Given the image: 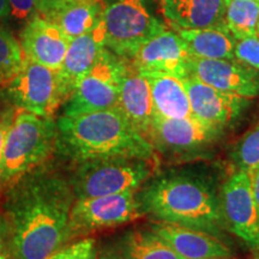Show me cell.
Instances as JSON below:
<instances>
[{
	"mask_svg": "<svg viewBox=\"0 0 259 259\" xmlns=\"http://www.w3.org/2000/svg\"><path fill=\"white\" fill-rule=\"evenodd\" d=\"M145 215L136 192L78 198L71 208L69 241L102 229L115 228Z\"/></svg>",
	"mask_w": 259,
	"mask_h": 259,
	"instance_id": "obj_9",
	"label": "cell"
},
{
	"mask_svg": "<svg viewBox=\"0 0 259 259\" xmlns=\"http://www.w3.org/2000/svg\"><path fill=\"white\" fill-rule=\"evenodd\" d=\"M11 14V9L8 0H0V19H3L6 16Z\"/></svg>",
	"mask_w": 259,
	"mask_h": 259,
	"instance_id": "obj_34",
	"label": "cell"
},
{
	"mask_svg": "<svg viewBox=\"0 0 259 259\" xmlns=\"http://www.w3.org/2000/svg\"><path fill=\"white\" fill-rule=\"evenodd\" d=\"M183 82L194 118L222 132L235 124L250 106L247 97L221 92L193 76H187Z\"/></svg>",
	"mask_w": 259,
	"mask_h": 259,
	"instance_id": "obj_12",
	"label": "cell"
},
{
	"mask_svg": "<svg viewBox=\"0 0 259 259\" xmlns=\"http://www.w3.org/2000/svg\"><path fill=\"white\" fill-rule=\"evenodd\" d=\"M16 112H17V108L12 106L0 109V164H2L3 154H4L6 136H8L9 130L14 121Z\"/></svg>",
	"mask_w": 259,
	"mask_h": 259,
	"instance_id": "obj_30",
	"label": "cell"
},
{
	"mask_svg": "<svg viewBox=\"0 0 259 259\" xmlns=\"http://www.w3.org/2000/svg\"><path fill=\"white\" fill-rule=\"evenodd\" d=\"M128 66L127 59L105 48L65 101L63 115L73 116L115 108Z\"/></svg>",
	"mask_w": 259,
	"mask_h": 259,
	"instance_id": "obj_7",
	"label": "cell"
},
{
	"mask_svg": "<svg viewBox=\"0 0 259 259\" xmlns=\"http://www.w3.org/2000/svg\"><path fill=\"white\" fill-rule=\"evenodd\" d=\"M105 28L101 22L92 32L73 38L60 69L58 70L65 100L70 97L79 80L94 66L105 50Z\"/></svg>",
	"mask_w": 259,
	"mask_h": 259,
	"instance_id": "obj_17",
	"label": "cell"
},
{
	"mask_svg": "<svg viewBox=\"0 0 259 259\" xmlns=\"http://www.w3.org/2000/svg\"><path fill=\"white\" fill-rule=\"evenodd\" d=\"M161 4L174 30L225 25L226 0H161Z\"/></svg>",
	"mask_w": 259,
	"mask_h": 259,
	"instance_id": "obj_19",
	"label": "cell"
},
{
	"mask_svg": "<svg viewBox=\"0 0 259 259\" xmlns=\"http://www.w3.org/2000/svg\"><path fill=\"white\" fill-rule=\"evenodd\" d=\"M57 139L58 126L53 119L17 109L6 136L0 189H9L44 163L56 149Z\"/></svg>",
	"mask_w": 259,
	"mask_h": 259,
	"instance_id": "obj_4",
	"label": "cell"
},
{
	"mask_svg": "<svg viewBox=\"0 0 259 259\" xmlns=\"http://www.w3.org/2000/svg\"><path fill=\"white\" fill-rule=\"evenodd\" d=\"M190 54L203 59H235V38L226 25L204 29H178Z\"/></svg>",
	"mask_w": 259,
	"mask_h": 259,
	"instance_id": "obj_23",
	"label": "cell"
},
{
	"mask_svg": "<svg viewBox=\"0 0 259 259\" xmlns=\"http://www.w3.org/2000/svg\"><path fill=\"white\" fill-rule=\"evenodd\" d=\"M183 259L231 257L232 251L221 238L193 227L156 221L149 225Z\"/></svg>",
	"mask_w": 259,
	"mask_h": 259,
	"instance_id": "obj_16",
	"label": "cell"
},
{
	"mask_svg": "<svg viewBox=\"0 0 259 259\" xmlns=\"http://www.w3.org/2000/svg\"><path fill=\"white\" fill-rule=\"evenodd\" d=\"M221 205L228 231L251 250H259V210L247 171L235 170L221 189Z\"/></svg>",
	"mask_w": 259,
	"mask_h": 259,
	"instance_id": "obj_10",
	"label": "cell"
},
{
	"mask_svg": "<svg viewBox=\"0 0 259 259\" xmlns=\"http://www.w3.org/2000/svg\"><path fill=\"white\" fill-rule=\"evenodd\" d=\"M150 87L155 114L167 119L193 116L183 79L161 72H141Z\"/></svg>",
	"mask_w": 259,
	"mask_h": 259,
	"instance_id": "obj_21",
	"label": "cell"
},
{
	"mask_svg": "<svg viewBox=\"0 0 259 259\" xmlns=\"http://www.w3.org/2000/svg\"><path fill=\"white\" fill-rule=\"evenodd\" d=\"M192 57L177 31L164 30L145 42L128 61L139 72H161L184 79Z\"/></svg>",
	"mask_w": 259,
	"mask_h": 259,
	"instance_id": "obj_14",
	"label": "cell"
},
{
	"mask_svg": "<svg viewBox=\"0 0 259 259\" xmlns=\"http://www.w3.org/2000/svg\"><path fill=\"white\" fill-rule=\"evenodd\" d=\"M156 161L111 157L80 162L71 179L77 199L136 192L153 176Z\"/></svg>",
	"mask_w": 259,
	"mask_h": 259,
	"instance_id": "obj_5",
	"label": "cell"
},
{
	"mask_svg": "<svg viewBox=\"0 0 259 259\" xmlns=\"http://www.w3.org/2000/svg\"><path fill=\"white\" fill-rule=\"evenodd\" d=\"M248 177H250L253 198L255 200V204H257V208L259 210V166L248 171Z\"/></svg>",
	"mask_w": 259,
	"mask_h": 259,
	"instance_id": "obj_33",
	"label": "cell"
},
{
	"mask_svg": "<svg viewBox=\"0 0 259 259\" xmlns=\"http://www.w3.org/2000/svg\"><path fill=\"white\" fill-rule=\"evenodd\" d=\"M19 42L27 59L58 71L71 40L54 22L36 15L25 24Z\"/></svg>",
	"mask_w": 259,
	"mask_h": 259,
	"instance_id": "obj_15",
	"label": "cell"
},
{
	"mask_svg": "<svg viewBox=\"0 0 259 259\" xmlns=\"http://www.w3.org/2000/svg\"><path fill=\"white\" fill-rule=\"evenodd\" d=\"M74 194L63 177L32 170L9 187L5 221L14 259H47L69 242Z\"/></svg>",
	"mask_w": 259,
	"mask_h": 259,
	"instance_id": "obj_1",
	"label": "cell"
},
{
	"mask_svg": "<svg viewBox=\"0 0 259 259\" xmlns=\"http://www.w3.org/2000/svg\"><path fill=\"white\" fill-rule=\"evenodd\" d=\"M57 126V147L61 154L78 163L111 157L157 161L150 142L116 107L73 116L61 115Z\"/></svg>",
	"mask_w": 259,
	"mask_h": 259,
	"instance_id": "obj_3",
	"label": "cell"
},
{
	"mask_svg": "<svg viewBox=\"0 0 259 259\" xmlns=\"http://www.w3.org/2000/svg\"><path fill=\"white\" fill-rule=\"evenodd\" d=\"M257 252H258V257H259V250H258V251H257Z\"/></svg>",
	"mask_w": 259,
	"mask_h": 259,
	"instance_id": "obj_37",
	"label": "cell"
},
{
	"mask_svg": "<svg viewBox=\"0 0 259 259\" xmlns=\"http://www.w3.org/2000/svg\"><path fill=\"white\" fill-rule=\"evenodd\" d=\"M231 158L235 170L248 173L259 166V120L234 145Z\"/></svg>",
	"mask_w": 259,
	"mask_h": 259,
	"instance_id": "obj_26",
	"label": "cell"
},
{
	"mask_svg": "<svg viewBox=\"0 0 259 259\" xmlns=\"http://www.w3.org/2000/svg\"><path fill=\"white\" fill-rule=\"evenodd\" d=\"M97 259H183L161 236L134 229L107 244Z\"/></svg>",
	"mask_w": 259,
	"mask_h": 259,
	"instance_id": "obj_20",
	"label": "cell"
},
{
	"mask_svg": "<svg viewBox=\"0 0 259 259\" xmlns=\"http://www.w3.org/2000/svg\"><path fill=\"white\" fill-rule=\"evenodd\" d=\"M105 46L116 56L130 60L145 42L166 30L151 14L145 0H118L103 11Z\"/></svg>",
	"mask_w": 259,
	"mask_h": 259,
	"instance_id": "obj_6",
	"label": "cell"
},
{
	"mask_svg": "<svg viewBox=\"0 0 259 259\" xmlns=\"http://www.w3.org/2000/svg\"><path fill=\"white\" fill-rule=\"evenodd\" d=\"M189 76L235 95L253 99L259 95V71L236 59H203L191 57Z\"/></svg>",
	"mask_w": 259,
	"mask_h": 259,
	"instance_id": "obj_13",
	"label": "cell"
},
{
	"mask_svg": "<svg viewBox=\"0 0 259 259\" xmlns=\"http://www.w3.org/2000/svg\"><path fill=\"white\" fill-rule=\"evenodd\" d=\"M257 36L259 37V21H258V27H257Z\"/></svg>",
	"mask_w": 259,
	"mask_h": 259,
	"instance_id": "obj_36",
	"label": "cell"
},
{
	"mask_svg": "<svg viewBox=\"0 0 259 259\" xmlns=\"http://www.w3.org/2000/svg\"><path fill=\"white\" fill-rule=\"evenodd\" d=\"M103 11L105 6L100 0H67L45 18L54 22L72 41L97 28L102 22Z\"/></svg>",
	"mask_w": 259,
	"mask_h": 259,
	"instance_id": "obj_22",
	"label": "cell"
},
{
	"mask_svg": "<svg viewBox=\"0 0 259 259\" xmlns=\"http://www.w3.org/2000/svg\"><path fill=\"white\" fill-rule=\"evenodd\" d=\"M255 259H259V257H257V258H255Z\"/></svg>",
	"mask_w": 259,
	"mask_h": 259,
	"instance_id": "obj_38",
	"label": "cell"
},
{
	"mask_svg": "<svg viewBox=\"0 0 259 259\" xmlns=\"http://www.w3.org/2000/svg\"><path fill=\"white\" fill-rule=\"evenodd\" d=\"M24 60L21 42L10 31L0 29V89L18 73Z\"/></svg>",
	"mask_w": 259,
	"mask_h": 259,
	"instance_id": "obj_25",
	"label": "cell"
},
{
	"mask_svg": "<svg viewBox=\"0 0 259 259\" xmlns=\"http://www.w3.org/2000/svg\"><path fill=\"white\" fill-rule=\"evenodd\" d=\"M145 215L156 221L206 231L219 238L228 231L221 191L210 178L196 171H171L151 181L137 194Z\"/></svg>",
	"mask_w": 259,
	"mask_h": 259,
	"instance_id": "obj_2",
	"label": "cell"
},
{
	"mask_svg": "<svg viewBox=\"0 0 259 259\" xmlns=\"http://www.w3.org/2000/svg\"><path fill=\"white\" fill-rule=\"evenodd\" d=\"M235 59L259 71V37L252 36L235 40Z\"/></svg>",
	"mask_w": 259,
	"mask_h": 259,
	"instance_id": "obj_27",
	"label": "cell"
},
{
	"mask_svg": "<svg viewBox=\"0 0 259 259\" xmlns=\"http://www.w3.org/2000/svg\"><path fill=\"white\" fill-rule=\"evenodd\" d=\"M0 259H14L10 244L8 225L4 215H0Z\"/></svg>",
	"mask_w": 259,
	"mask_h": 259,
	"instance_id": "obj_31",
	"label": "cell"
},
{
	"mask_svg": "<svg viewBox=\"0 0 259 259\" xmlns=\"http://www.w3.org/2000/svg\"><path fill=\"white\" fill-rule=\"evenodd\" d=\"M11 14L18 19H30L38 15L36 0H8Z\"/></svg>",
	"mask_w": 259,
	"mask_h": 259,
	"instance_id": "obj_29",
	"label": "cell"
},
{
	"mask_svg": "<svg viewBox=\"0 0 259 259\" xmlns=\"http://www.w3.org/2000/svg\"><path fill=\"white\" fill-rule=\"evenodd\" d=\"M37 2V11L38 15L46 17L51 14L53 10L59 8L61 4H64L67 0H36Z\"/></svg>",
	"mask_w": 259,
	"mask_h": 259,
	"instance_id": "obj_32",
	"label": "cell"
},
{
	"mask_svg": "<svg viewBox=\"0 0 259 259\" xmlns=\"http://www.w3.org/2000/svg\"><path fill=\"white\" fill-rule=\"evenodd\" d=\"M47 259H97L95 240L87 238L61 248Z\"/></svg>",
	"mask_w": 259,
	"mask_h": 259,
	"instance_id": "obj_28",
	"label": "cell"
},
{
	"mask_svg": "<svg viewBox=\"0 0 259 259\" xmlns=\"http://www.w3.org/2000/svg\"><path fill=\"white\" fill-rule=\"evenodd\" d=\"M208 259H235L233 255H231V257H215V258H208Z\"/></svg>",
	"mask_w": 259,
	"mask_h": 259,
	"instance_id": "obj_35",
	"label": "cell"
},
{
	"mask_svg": "<svg viewBox=\"0 0 259 259\" xmlns=\"http://www.w3.org/2000/svg\"><path fill=\"white\" fill-rule=\"evenodd\" d=\"M222 134L194 116L167 119L155 114L147 139L156 151L181 156L199 153L215 143Z\"/></svg>",
	"mask_w": 259,
	"mask_h": 259,
	"instance_id": "obj_11",
	"label": "cell"
},
{
	"mask_svg": "<svg viewBox=\"0 0 259 259\" xmlns=\"http://www.w3.org/2000/svg\"><path fill=\"white\" fill-rule=\"evenodd\" d=\"M0 95L15 108L52 119L66 101L58 71L27 58L18 73L2 88Z\"/></svg>",
	"mask_w": 259,
	"mask_h": 259,
	"instance_id": "obj_8",
	"label": "cell"
},
{
	"mask_svg": "<svg viewBox=\"0 0 259 259\" xmlns=\"http://www.w3.org/2000/svg\"><path fill=\"white\" fill-rule=\"evenodd\" d=\"M116 108L139 134L148 137L155 119L150 87L144 74L136 70L131 63L122 80Z\"/></svg>",
	"mask_w": 259,
	"mask_h": 259,
	"instance_id": "obj_18",
	"label": "cell"
},
{
	"mask_svg": "<svg viewBox=\"0 0 259 259\" xmlns=\"http://www.w3.org/2000/svg\"><path fill=\"white\" fill-rule=\"evenodd\" d=\"M259 0H226L225 25L235 40L257 36Z\"/></svg>",
	"mask_w": 259,
	"mask_h": 259,
	"instance_id": "obj_24",
	"label": "cell"
}]
</instances>
